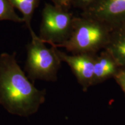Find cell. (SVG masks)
<instances>
[{
    "label": "cell",
    "mask_w": 125,
    "mask_h": 125,
    "mask_svg": "<svg viewBox=\"0 0 125 125\" xmlns=\"http://www.w3.org/2000/svg\"><path fill=\"white\" fill-rule=\"evenodd\" d=\"M54 5L59 8L70 10V8L73 6V0H52Z\"/></svg>",
    "instance_id": "4fadbf2b"
},
{
    "label": "cell",
    "mask_w": 125,
    "mask_h": 125,
    "mask_svg": "<svg viewBox=\"0 0 125 125\" xmlns=\"http://www.w3.org/2000/svg\"><path fill=\"white\" fill-rule=\"evenodd\" d=\"M55 48V47H54ZM61 61L70 67L78 81L83 86H87L93 82L94 65L95 57L92 54H75L68 55L55 48Z\"/></svg>",
    "instance_id": "8992f818"
},
{
    "label": "cell",
    "mask_w": 125,
    "mask_h": 125,
    "mask_svg": "<svg viewBox=\"0 0 125 125\" xmlns=\"http://www.w3.org/2000/svg\"><path fill=\"white\" fill-rule=\"evenodd\" d=\"M81 15L99 20L114 30L125 23V0H97Z\"/></svg>",
    "instance_id": "5b68a950"
},
{
    "label": "cell",
    "mask_w": 125,
    "mask_h": 125,
    "mask_svg": "<svg viewBox=\"0 0 125 125\" xmlns=\"http://www.w3.org/2000/svg\"><path fill=\"white\" fill-rule=\"evenodd\" d=\"M45 98V92L29 81L15 53L0 54V105L12 115L28 117L37 113Z\"/></svg>",
    "instance_id": "6da1fadb"
},
{
    "label": "cell",
    "mask_w": 125,
    "mask_h": 125,
    "mask_svg": "<svg viewBox=\"0 0 125 125\" xmlns=\"http://www.w3.org/2000/svg\"><path fill=\"white\" fill-rule=\"evenodd\" d=\"M115 30H118L125 37V23H123V24H122L121 26H119L118 29Z\"/></svg>",
    "instance_id": "5bb4252c"
},
{
    "label": "cell",
    "mask_w": 125,
    "mask_h": 125,
    "mask_svg": "<svg viewBox=\"0 0 125 125\" xmlns=\"http://www.w3.org/2000/svg\"><path fill=\"white\" fill-rule=\"evenodd\" d=\"M97 1V0H73V6L83 11Z\"/></svg>",
    "instance_id": "8fae6325"
},
{
    "label": "cell",
    "mask_w": 125,
    "mask_h": 125,
    "mask_svg": "<svg viewBox=\"0 0 125 125\" xmlns=\"http://www.w3.org/2000/svg\"><path fill=\"white\" fill-rule=\"evenodd\" d=\"M105 49L119 67L125 68V37L119 31H112L110 40Z\"/></svg>",
    "instance_id": "ba28073f"
},
{
    "label": "cell",
    "mask_w": 125,
    "mask_h": 125,
    "mask_svg": "<svg viewBox=\"0 0 125 125\" xmlns=\"http://www.w3.org/2000/svg\"><path fill=\"white\" fill-rule=\"evenodd\" d=\"M13 8L18 9L23 14L24 23L29 29L32 30L31 21L34 10L39 5L40 0H8Z\"/></svg>",
    "instance_id": "9c48e42d"
},
{
    "label": "cell",
    "mask_w": 125,
    "mask_h": 125,
    "mask_svg": "<svg viewBox=\"0 0 125 125\" xmlns=\"http://www.w3.org/2000/svg\"><path fill=\"white\" fill-rule=\"evenodd\" d=\"M74 18L70 10L46 4L42 12L39 38L52 46L62 44L71 35Z\"/></svg>",
    "instance_id": "277c9868"
},
{
    "label": "cell",
    "mask_w": 125,
    "mask_h": 125,
    "mask_svg": "<svg viewBox=\"0 0 125 125\" xmlns=\"http://www.w3.org/2000/svg\"><path fill=\"white\" fill-rule=\"evenodd\" d=\"M119 67L111 54L106 51L100 56L95 57L93 82L114 76L119 69Z\"/></svg>",
    "instance_id": "52a82bcc"
},
{
    "label": "cell",
    "mask_w": 125,
    "mask_h": 125,
    "mask_svg": "<svg viewBox=\"0 0 125 125\" xmlns=\"http://www.w3.org/2000/svg\"><path fill=\"white\" fill-rule=\"evenodd\" d=\"M114 77L125 93V68H119Z\"/></svg>",
    "instance_id": "7c38bea8"
},
{
    "label": "cell",
    "mask_w": 125,
    "mask_h": 125,
    "mask_svg": "<svg viewBox=\"0 0 125 125\" xmlns=\"http://www.w3.org/2000/svg\"><path fill=\"white\" fill-rule=\"evenodd\" d=\"M0 20H10L17 23L24 22L23 19L17 15L8 0H0Z\"/></svg>",
    "instance_id": "30bf717a"
},
{
    "label": "cell",
    "mask_w": 125,
    "mask_h": 125,
    "mask_svg": "<svg viewBox=\"0 0 125 125\" xmlns=\"http://www.w3.org/2000/svg\"><path fill=\"white\" fill-rule=\"evenodd\" d=\"M112 30L107 24L93 18L75 17L69 38L55 48H64L75 54H93L108 43Z\"/></svg>",
    "instance_id": "7a4b0ae2"
},
{
    "label": "cell",
    "mask_w": 125,
    "mask_h": 125,
    "mask_svg": "<svg viewBox=\"0 0 125 125\" xmlns=\"http://www.w3.org/2000/svg\"><path fill=\"white\" fill-rule=\"evenodd\" d=\"M30 32L32 40L27 46L26 71L32 80H55L62 62L55 48H48L32 30Z\"/></svg>",
    "instance_id": "3957f363"
}]
</instances>
